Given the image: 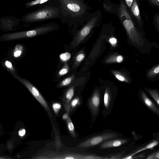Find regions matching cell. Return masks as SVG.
<instances>
[{
	"label": "cell",
	"mask_w": 159,
	"mask_h": 159,
	"mask_svg": "<svg viewBox=\"0 0 159 159\" xmlns=\"http://www.w3.org/2000/svg\"><path fill=\"white\" fill-rule=\"evenodd\" d=\"M62 17L61 21L69 26H83L88 19L92 8L84 0H58Z\"/></svg>",
	"instance_id": "1"
},
{
	"label": "cell",
	"mask_w": 159,
	"mask_h": 159,
	"mask_svg": "<svg viewBox=\"0 0 159 159\" xmlns=\"http://www.w3.org/2000/svg\"><path fill=\"white\" fill-rule=\"evenodd\" d=\"M120 4L117 16L133 43H138L140 34L136 24L126 6L124 0H119Z\"/></svg>",
	"instance_id": "2"
},
{
	"label": "cell",
	"mask_w": 159,
	"mask_h": 159,
	"mask_svg": "<svg viewBox=\"0 0 159 159\" xmlns=\"http://www.w3.org/2000/svg\"><path fill=\"white\" fill-rule=\"evenodd\" d=\"M62 15L59 7L47 6L25 15L22 20L27 23H33L52 19H61Z\"/></svg>",
	"instance_id": "3"
},
{
	"label": "cell",
	"mask_w": 159,
	"mask_h": 159,
	"mask_svg": "<svg viewBox=\"0 0 159 159\" xmlns=\"http://www.w3.org/2000/svg\"><path fill=\"white\" fill-rule=\"evenodd\" d=\"M33 159H109L105 156L92 153H80L73 152H60L48 151L35 155Z\"/></svg>",
	"instance_id": "4"
},
{
	"label": "cell",
	"mask_w": 159,
	"mask_h": 159,
	"mask_svg": "<svg viewBox=\"0 0 159 159\" xmlns=\"http://www.w3.org/2000/svg\"><path fill=\"white\" fill-rule=\"evenodd\" d=\"M102 14L99 10L90 13L89 17L83 27L76 33L70 45V49H74L90 34L93 29L100 23Z\"/></svg>",
	"instance_id": "5"
},
{
	"label": "cell",
	"mask_w": 159,
	"mask_h": 159,
	"mask_svg": "<svg viewBox=\"0 0 159 159\" xmlns=\"http://www.w3.org/2000/svg\"><path fill=\"white\" fill-rule=\"evenodd\" d=\"M56 26L52 22L43 25L33 29L28 30L9 33L2 36L5 40H9L22 38H30L46 34L54 30Z\"/></svg>",
	"instance_id": "6"
},
{
	"label": "cell",
	"mask_w": 159,
	"mask_h": 159,
	"mask_svg": "<svg viewBox=\"0 0 159 159\" xmlns=\"http://www.w3.org/2000/svg\"><path fill=\"white\" fill-rule=\"evenodd\" d=\"M119 133L112 131H104L79 143L77 147L87 148L99 145L103 142L113 138H119Z\"/></svg>",
	"instance_id": "7"
},
{
	"label": "cell",
	"mask_w": 159,
	"mask_h": 159,
	"mask_svg": "<svg viewBox=\"0 0 159 159\" xmlns=\"http://www.w3.org/2000/svg\"><path fill=\"white\" fill-rule=\"evenodd\" d=\"M13 75L16 79L26 87L34 97L47 111L50 117H51L52 116L49 107L46 101L37 88L27 80L20 78L15 74H13Z\"/></svg>",
	"instance_id": "8"
},
{
	"label": "cell",
	"mask_w": 159,
	"mask_h": 159,
	"mask_svg": "<svg viewBox=\"0 0 159 159\" xmlns=\"http://www.w3.org/2000/svg\"><path fill=\"white\" fill-rule=\"evenodd\" d=\"M101 100L100 91L97 89L94 91L88 101V105L94 120L100 112Z\"/></svg>",
	"instance_id": "9"
},
{
	"label": "cell",
	"mask_w": 159,
	"mask_h": 159,
	"mask_svg": "<svg viewBox=\"0 0 159 159\" xmlns=\"http://www.w3.org/2000/svg\"><path fill=\"white\" fill-rule=\"evenodd\" d=\"M126 6L136 24L142 27L143 22L140 14L139 0H133L129 4Z\"/></svg>",
	"instance_id": "10"
},
{
	"label": "cell",
	"mask_w": 159,
	"mask_h": 159,
	"mask_svg": "<svg viewBox=\"0 0 159 159\" xmlns=\"http://www.w3.org/2000/svg\"><path fill=\"white\" fill-rule=\"evenodd\" d=\"M131 139L128 138H113L107 140L99 144V148L101 149H108L120 147L128 143Z\"/></svg>",
	"instance_id": "11"
},
{
	"label": "cell",
	"mask_w": 159,
	"mask_h": 159,
	"mask_svg": "<svg viewBox=\"0 0 159 159\" xmlns=\"http://www.w3.org/2000/svg\"><path fill=\"white\" fill-rule=\"evenodd\" d=\"M47 6L59 7V3L58 0H32L25 4L27 8L34 7H41Z\"/></svg>",
	"instance_id": "12"
},
{
	"label": "cell",
	"mask_w": 159,
	"mask_h": 159,
	"mask_svg": "<svg viewBox=\"0 0 159 159\" xmlns=\"http://www.w3.org/2000/svg\"><path fill=\"white\" fill-rule=\"evenodd\" d=\"M139 98L142 103L149 110L159 116V109L143 91L140 92Z\"/></svg>",
	"instance_id": "13"
},
{
	"label": "cell",
	"mask_w": 159,
	"mask_h": 159,
	"mask_svg": "<svg viewBox=\"0 0 159 159\" xmlns=\"http://www.w3.org/2000/svg\"><path fill=\"white\" fill-rule=\"evenodd\" d=\"M21 125V121L17 122L11 135V137L20 142H22V140L25 137L26 133L25 129Z\"/></svg>",
	"instance_id": "14"
},
{
	"label": "cell",
	"mask_w": 159,
	"mask_h": 159,
	"mask_svg": "<svg viewBox=\"0 0 159 159\" xmlns=\"http://www.w3.org/2000/svg\"><path fill=\"white\" fill-rule=\"evenodd\" d=\"M158 143L159 141L158 140H154L143 147L140 148L139 149L135 150L131 154L124 157L122 159H133V157L134 155L146 150L148 149H152L153 148L157 146Z\"/></svg>",
	"instance_id": "15"
},
{
	"label": "cell",
	"mask_w": 159,
	"mask_h": 159,
	"mask_svg": "<svg viewBox=\"0 0 159 159\" xmlns=\"http://www.w3.org/2000/svg\"><path fill=\"white\" fill-rule=\"evenodd\" d=\"M74 93V88L73 87L69 88L65 94L63 99V103L65 110L70 108L69 103L72 98Z\"/></svg>",
	"instance_id": "16"
},
{
	"label": "cell",
	"mask_w": 159,
	"mask_h": 159,
	"mask_svg": "<svg viewBox=\"0 0 159 159\" xmlns=\"http://www.w3.org/2000/svg\"><path fill=\"white\" fill-rule=\"evenodd\" d=\"M21 142L11 137L7 140L6 145V151L11 154L16 146Z\"/></svg>",
	"instance_id": "17"
},
{
	"label": "cell",
	"mask_w": 159,
	"mask_h": 159,
	"mask_svg": "<svg viewBox=\"0 0 159 159\" xmlns=\"http://www.w3.org/2000/svg\"><path fill=\"white\" fill-rule=\"evenodd\" d=\"M103 7L107 11L115 14L117 15L119 8V5H115L111 2L107 1L103 3Z\"/></svg>",
	"instance_id": "18"
},
{
	"label": "cell",
	"mask_w": 159,
	"mask_h": 159,
	"mask_svg": "<svg viewBox=\"0 0 159 159\" xmlns=\"http://www.w3.org/2000/svg\"><path fill=\"white\" fill-rule=\"evenodd\" d=\"M67 126L68 130L72 136L74 138H76L74 127L69 116L68 115L67 119L66 120Z\"/></svg>",
	"instance_id": "19"
},
{
	"label": "cell",
	"mask_w": 159,
	"mask_h": 159,
	"mask_svg": "<svg viewBox=\"0 0 159 159\" xmlns=\"http://www.w3.org/2000/svg\"><path fill=\"white\" fill-rule=\"evenodd\" d=\"M85 57V54L83 51H80L76 55L74 60V67H76L83 60Z\"/></svg>",
	"instance_id": "20"
},
{
	"label": "cell",
	"mask_w": 159,
	"mask_h": 159,
	"mask_svg": "<svg viewBox=\"0 0 159 159\" xmlns=\"http://www.w3.org/2000/svg\"><path fill=\"white\" fill-rule=\"evenodd\" d=\"M147 92L157 105L159 106V94L158 91L155 89H148L147 90Z\"/></svg>",
	"instance_id": "21"
},
{
	"label": "cell",
	"mask_w": 159,
	"mask_h": 159,
	"mask_svg": "<svg viewBox=\"0 0 159 159\" xmlns=\"http://www.w3.org/2000/svg\"><path fill=\"white\" fill-rule=\"evenodd\" d=\"M24 49V48L22 45L18 44L17 45L13 51V56L15 57H18L22 54Z\"/></svg>",
	"instance_id": "22"
},
{
	"label": "cell",
	"mask_w": 159,
	"mask_h": 159,
	"mask_svg": "<svg viewBox=\"0 0 159 159\" xmlns=\"http://www.w3.org/2000/svg\"><path fill=\"white\" fill-rule=\"evenodd\" d=\"M126 151H124L114 154H112L106 155L109 159H122L124 157Z\"/></svg>",
	"instance_id": "23"
},
{
	"label": "cell",
	"mask_w": 159,
	"mask_h": 159,
	"mask_svg": "<svg viewBox=\"0 0 159 159\" xmlns=\"http://www.w3.org/2000/svg\"><path fill=\"white\" fill-rule=\"evenodd\" d=\"M74 78V75L73 74L66 78L59 84V87H61L67 86L72 82Z\"/></svg>",
	"instance_id": "24"
},
{
	"label": "cell",
	"mask_w": 159,
	"mask_h": 159,
	"mask_svg": "<svg viewBox=\"0 0 159 159\" xmlns=\"http://www.w3.org/2000/svg\"><path fill=\"white\" fill-rule=\"evenodd\" d=\"M112 73L115 75L116 78L122 82H127L128 80L125 76L121 73L115 71H112Z\"/></svg>",
	"instance_id": "25"
},
{
	"label": "cell",
	"mask_w": 159,
	"mask_h": 159,
	"mask_svg": "<svg viewBox=\"0 0 159 159\" xmlns=\"http://www.w3.org/2000/svg\"><path fill=\"white\" fill-rule=\"evenodd\" d=\"M69 66L67 63H66L64 66L60 70L58 73L59 76H62L64 75L68 72L69 70Z\"/></svg>",
	"instance_id": "26"
},
{
	"label": "cell",
	"mask_w": 159,
	"mask_h": 159,
	"mask_svg": "<svg viewBox=\"0 0 159 159\" xmlns=\"http://www.w3.org/2000/svg\"><path fill=\"white\" fill-rule=\"evenodd\" d=\"M71 57L70 54L68 52H66L61 54L59 55L60 60L63 62L68 61Z\"/></svg>",
	"instance_id": "27"
},
{
	"label": "cell",
	"mask_w": 159,
	"mask_h": 159,
	"mask_svg": "<svg viewBox=\"0 0 159 159\" xmlns=\"http://www.w3.org/2000/svg\"><path fill=\"white\" fill-rule=\"evenodd\" d=\"M80 103V99L78 97H76L72 100L69 103V107L70 110L71 108L73 109L75 107Z\"/></svg>",
	"instance_id": "28"
},
{
	"label": "cell",
	"mask_w": 159,
	"mask_h": 159,
	"mask_svg": "<svg viewBox=\"0 0 159 159\" xmlns=\"http://www.w3.org/2000/svg\"><path fill=\"white\" fill-rule=\"evenodd\" d=\"M145 158L146 159H159V150H158L148 155Z\"/></svg>",
	"instance_id": "29"
},
{
	"label": "cell",
	"mask_w": 159,
	"mask_h": 159,
	"mask_svg": "<svg viewBox=\"0 0 159 159\" xmlns=\"http://www.w3.org/2000/svg\"><path fill=\"white\" fill-rule=\"evenodd\" d=\"M61 105L59 103L55 102L52 105V108L55 112L56 114H58L59 110L61 108Z\"/></svg>",
	"instance_id": "30"
},
{
	"label": "cell",
	"mask_w": 159,
	"mask_h": 159,
	"mask_svg": "<svg viewBox=\"0 0 159 159\" xmlns=\"http://www.w3.org/2000/svg\"><path fill=\"white\" fill-rule=\"evenodd\" d=\"M159 73V66L158 65L149 72L148 75L149 76L152 77L158 74Z\"/></svg>",
	"instance_id": "31"
},
{
	"label": "cell",
	"mask_w": 159,
	"mask_h": 159,
	"mask_svg": "<svg viewBox=\"0 0 159 159\" xmlns=\"http://www.w3.org/2000/svg\"><path fill=\"white\" fill-rule=\"evenodd\" d=\"M18 159L17 156H12L5 154H0V159Z\"/></svg>",
	"instance_id": "32"
},
{
	"label": "cell",
	"mask_w": 159,
	"mask_h": 159,
	"mask_svg": "<svg viewBox=\"0 0 159 159\" xmlns=\"http://www.w3.org/2000/svg\"><path fill=\"white\" fill-rule=\"evenodd\" d=\"M153 21L156 27H157L158 29H159V14L158 13L155 15L153 17Z\"/></svg>",
	"instance_id": "33"
},
{
	"label": "cell",
	"mask_w": 159,
	"mask_h": 159,
	"mask_svg": "<svg viewBox=\"0 0 159 159\" xmlns=\"http://www.w3.org/2000/svg\"><path fill=\"white\" fill-rule=\"evenodd\" d=\"M151 5L157 8H159V0H147Z\"/></svg>",
	"instance_id": "34"
},
{
	"label": "cell",
	"mask_w": 159,
	"mask_h": 159,
	"mask_svg": "<svg viewBox=\"0 0 159 159\" xmlns=\"http://www.w3.org/2000/svg\"><path fill=\"white\" fill-rule=\"evenodd\" d=\"M6 66L11 71H14V69L11 62L8 60L6 61L5 62Z\"/></svg>",
	"instance_id": "35"
},
{
	"label": "cell",
	"mask_w": 159,
	"mask_h": 159,
	"mask_svg": "<svg viewBox=\"0 0 159 159\" xmlns=\"http://www.w3.org/2000/svg\"><path fill=\"white\" fill-rule=\"evenodd\" d=\"M146 153H143L137 155H135L133 157V159H144L146 157Z\"/></svg>",
	"instance_id": "36"
},
{
	"label": "cell",
	"mask_w": 159,
	"mask_h": 159,
	"mask_svg": "<svg viewBox=\"0 0 159 159\" xmlns=\"http://www.w3.org/2000/svg\"><path fill=\"white\" fill-rule=\"evenodd\" d=\"M6 151L5 144L0 143V154H5V152Z\"/></svg>",
	"instance_id": "37"
},
{
	"label": "cell",
	"mask_w": 159,
	"mask_h": 159,
	"mask_svg": "<svg viewBox=\"0 0 159 159\" xmlns=\"http://www.w3.org/2000/svg\"><path fill=\"white\" fill-rule=\"evenodd\" d=\"M116 57H116V56H112L110 57L106 61L108 63L116 62Z\"/></svg>",
	"instance_id": "38"
},
{
	"label": "cell",
	"mask_w": 159,
	"mask_h": 159,
	"mask_svg": "<svg viewBox=\"0 0 159 159\" xmlns=\"http://www.w3.org/2000/svg\"><path fill=\"white\" fill-rule=\"evenodd\" d=\"M109 42L112 46H114L117 43V40L116 38L112 37L109 39Z\"/></svg>",
	"instance_id": "39"
},
{
	"label": "cell",
	"mask_w": 159,
	"mask_h": 159,
	"mask_svg": "<svg viewBox=\"0 0 159 159\" xmlns=\"http://www.w3.org/2000/svg\"><path fill=\"white\" fill-rule=\"evenodd\" d=\"M123 59V58L122 56L119 55L116 57V62L120 63L122 61Z\"/></svg>",
	"instance_id": "40"
},
{
	"label": "cell",
	"mask_w": 159,
	"mask_h": 159,
	"mask_svg": "<svg viewBox=\"0 0 159 159\" xmlns=\"http://www.w3.org/2000/svg\"><path fill=\"white\" fill-rule=\"evenodd\" d=\"M5 132L3 130L0 129V137H2L4 134Z\"/></svg>",
	"instance_id": "41"
},
{
	"label": "cell",
	"mask_w": 159,
	"mask_h": 159,
	"mask_svg": "<svg viewBox=\"0 0 159 159\" xmlns=\"http://www.w3.org/2000/svg\"><path fill=\"white\" fill-rule=\"evenodd\" d=\"M3 126L2 123L0 122V129L3 130Z\"/></svg>",
	"instance_id": "42"
},
{
	"label": "cell",
	"mask_w": 159,
	"mask_h": 159,
	"mask_svg": "<svg viewBox=\"0 0 159 159\" xmlns=\"http://www.w3.org/2000/svg\"><path fill=\"white\" fill-rule=\"evenodd\" d=\"M84 0L85 1V0ZM88 0V1H89V0Z\"/></svg>",
	"instance_id": "43"
}]
</instances>
